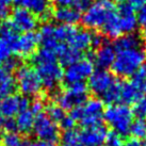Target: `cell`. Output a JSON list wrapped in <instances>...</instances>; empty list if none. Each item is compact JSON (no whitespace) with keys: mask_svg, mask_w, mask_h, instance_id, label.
Instances as JSON below:
<instances>
[{"mask_svg":"<svg viewBox=\"0 0 146 146\" xmlns=\"http://www.w3.org/2000/svg\"><path fill=\"white\" fill-rule=\"evenodd\" d=\"M32 61L43 88L47 90L56 89L63 79V69L57 56L51 50L42 48L32 56Z\"/></svg>","mask_w":146,"mask_h":146,"instance_id":"obj_1","label":"cell"},{"mask_svg":"<svg viewBox=\"0 0 146 146\" xmlns=\"http://www.w3.org/2000/svg\"><path fill=\"white\" fill-rule=\"evenodd\" d=\"M146 61V53L141 47L117 50L111 65L113 73L122 78L132 77Z\"/></svg>","mask_w":146,"mask_h":146,"instance_id":"obj_2","label":"cell"},{"mask_svg":"<svg viewBox=\"0 0 146 146\" xmlns=\"http://www.w3.org/2000/svg\"><path fill=\"white\" fill-rule=\"evenodd\" d=\"M76 29L75 26L69 25L45 24L41 27L37 36L43 48L51 50L54 53L56 49L61 44H67Z\"/></svg>","mask_w":146,"mask_h":146,"instance_id":"obj_3","label":"cell"},{"mask_svg":"<svg viewBox=\"0 0 146 146\" xmlns=\"http://www.w3.org/2000/svg\"><path fill=\"white\" fill-rule=\"evenodd\" d=\"M116 12L115 4L111 0H94V2L84 11L81 16L84 27L92 30H98L109 21Z\"/></svg>","mask_w":146,"mask_h":146,"instance_id":"obj_4","label":"cell"},{"mask_svg":"<svg viewBox=\"0 0 146 146\" xmlns=\"http://www.w3.org/2000/svg\"><path fill=\"white\" fill-rule=\"evenodd\" d=\"M133 114L129 106L114 104L104 112V117L115 133L119 137H125L129 134L130 127L133 122Z\"/></svg>","mask_w":146,"mask_h":146,"instance_id":"obj_5","label":"cell"},{"mask_svg":"<svg viewBox=\"0 0 146 146\" xmlns=\"http://www.w3.org/2000/svg\"><path fill=\"white\" fill-rule=\"evenodd\" d=\"M70 116L75 123H80L83 127L102 124L104 118V104L99 99H86L83 104L72 110Z\"/></svg>","mask_w":146,"mask_h":146,"instance_id":"obj_6","label":"cell"},{"mask_svg":"<svg viewBox=\"0 0 146 146\" xmlns=\"http://www.w3.org/2000/svg\"><path fill=\"white\" fill-rule=\"evenodd\" d=\"M16 86L25 96H35L42 92L43 84L36 70L32 66L21 65L16 73Z\"/></svg>","mask_w":146,"mask_h":146,"instance_id":"obj_7","label":"cell"},{"mask_svg":"<svg viewBox=\"0 0 146 146\" xmlns=\"http://www.w3.org/2000/svg\"><path fill=\"white\" fill-rule=\"evenodd\" d=\"M89 89L84 82L67 85V88L56 96L58 106L64 110H73L86 100Z\"/></svg>","mask_w":146,"mask_h":146,"instance_id":"obj_8","label":"cell"},{"mask_svg":"<svg viewBox=\"0 0 146 146\" xmlns=\"http://www.w3.org/2000/svg\"><path fill=\"white\" fill-rule=\"evenodd\" d=\"M94 72L93 62L90 59H80L79 61L68 65L63 72V79L67 85L81 83Z\"/></svg>","mask_w":146,"mask_h":146,"instance_id":"obj_9","label":"cell"},{"mask_svg":"<svg viewBox=\"0 0 146 146\" xmlns=\"http://www.w3.org/2000/svg\"><path fill=\"white\" fill-rule=\"evenodd\" d=\"M32 130L35 137L41 141L54 143L60 137V130L58 125L53 121H51L48 117V115L44 112L37 114L35 116Z\"/></svg>","mask_w":146,"mask_h":146,"instance_id":"obj_10","label":"cell"},{"mask_svg":"<svg viewBox=\"0 0 146 146\" xmlns=\"http://www.w3.org/2000/svg\"><path fill=\"white\" fill-rule=\"evenodd\" d=\"M115 82H116V79L114 78L112 74L106 69L98 68L94 70L89 77L88 89H90V91L94 95L102 97Z\"/></svg>","mask_w":146,"mask_h":146,"instance_id":"obj_11","label":"cell"},{"mask_svg":"<svg viewBox=\"0 0 146 146\" xmlns=\"http://www.w3.org/2000/svg\"><path fill=\"white\" fill-rule=\"evenodd\" d=\"M10 25L16 32H33L37 27V17L24 8H16L13 11Z\"/></svg>","mask_w":146,"mask_h":146,"instance_id":"obj_12","label":"cell"},{"mask_svg":"<svg viewBox=\"0 0 146 146\" xmlns=\"http://www.w3.org/2000/svg\"><path fill=\"white\" fill-rule=\"evenodd\" d=\"M102 44V37L97 34H93L89 30L83 29H76L73 33L67 45L73 49L83 52L85 50H89L91 47H99Z\"/></svg>","mask_w":146,"mask_h":146,"instance_id":"obj_13","label":"cell"},{"mask_svg":"<svg viewBox=\"0 0 146 146\" xmlns=\"http://www.w3.org/2000/svg\"><path fill=\"white\" fill-rule=\"evenodd\" d=\"M31 102L25 96L12 94L0 99V117L13 118L21 111L28 109Z\"/></svg>","mask_w":146,"mask_h":146,"instance_id":"obj_14","label":"cell"},{"mask_svg":"<svg viewBox=\"0 0 146 146\" xmlns=\"http://www.w3.org/2000/svg\"><path fill=\"white\" fill-rule=\"evenodd\" d=\"M107 128L102 124L83 127L78 131V141L83 146H104L108 137Z\"/></svg>","mask_w":146,"mask_h":146,"instance_id":"obj_15","label":"cell"},{"mask_svg":"<svg viewBox=\"0 0 146 146\" xmlns=\"http://www.w3.org/2000/svg\"><path fill=\"white\" fill-rule=\"evenodd\" d=\"M38 43L40 41L36 33H23L21 35L17 37L16 42L13 46V53H15L21 58L32 57L36 52Z\"/></svg>","mask_w":146,"mask_h":146,"instance_id":"obj_16","label":"cell"},{"mask_svg":"<svg viewBox=\"0 0 146 146\" xmlns=\"http://www.w3.org/2000/svg\"><path fill=\"white\" fill-rule=\"evenodd\" d=\"M118 24L123 34H131L138 28V16L135 14V9L129 3H122L116 8Z\"/></svg>","mask_w":146,"mask_h":146,"instance_id":"obj_17","label":"cell"},{"mask_svg":"<svg viewBox=\"0 0 146 146\" xmlns=\"http://www.w3.org/2000/svg\"><path fill=\"white\" fill-rule=\"evenodd\" d=\"M19 8H24L34 14L36 17L47 19L52 16L51 11V0H15Z\"/></svg>","mask_w":146,"mask_h":146,"instance_id":"obj_18","label":"cell"},{"mask_svg":"<svg viewBox=\"0 0 146 146\" xmlns=\"http://www.w3.org/2000/svg\"><path fill=\"white\" fill-rule=\"evenodd\" d=\"M116 54L114 45L109 43H102L94 54V62L100 69H106L111 67Z\"/></svg>","mask_w":146,"mask_h":146,"instance_id":"obj_19","label":"cell"},{"mask_svg":"<svg viewBox=\"0 0 146 146\" xmlns=\"http://www.w3.org/2000/svg\"><path fill=\"white\" fill-rule=\"evenodd\" d=\"M52 16L59 24L74 26L81 19V12L74 7H58Z\"/></svg>","mask_w":146,"mask_h":146,"instance_id":"obj_20","label":"cell"},{"mask_svg":"<svg viewBox=\"0 0 146 146\" xmlns=\"http://www.w3.org/2000/svg\"><path fill=\"white\" fill-rule=\"evenodd\" d=\"M59 63L65 66L73 64L82 59V52L69 47L67 44H61L54 51Z\"/></svg>","mask_w":146,"mask_h":146,"instance_id":"obj_21","label":"cell"},{"mask_svg":"<svg viewBox=\"0 0 146 146\" xmlns=\"http://www.w3.org/2000/svg\"><path fill=\"white\" fill-rule=\"evenodd\" d=\"M15 88L16 81L12 75V70L4 66H0V99L12 95Z\"/></svg>","mask_w":146,"mask_h":146,"instance_id":"obj_22","label":"cell"},{"mask_svg":"<svg viewBox=\"0 0 146 146\" xmlns=\"http://www.w3.org/2000/svg\"><path fill=\"white\" fill-rule=\"evenodd\" d=\"M15 117V129L18 130L21 133H29L32 130L35 121V114L32 112L30 107L28 109L21 111Z\"/></svg>","mask_w":146,"mask_h":146,"instance_id":"obj_23","label":"cell"},{"mask_svg":"<svg viewBox=\"0 0 146 146\" xmlns=\"http://www.w3.org/2000/svg\"><path fill=\"white\" fill-rule=\"evenodd\" d=\"M144 95L140 93L132 82H122L121 84V97H119V104L129 106L131 104H135L141 97Z\"/></svg>","mask_w":146,"mask_h":146,"instance_id":"obj_24","label":"cell"},{"mask_svg":"<svg viewBox=\"0 0 146 146\" xmlns=\"http://www.w3.org/2000/svg\"><path fill=\"white\" fill-rule=\"evenodd\" d=\"M100 30H102V34L105 36L109 37V38H118L121 35H123L119 24H118V18L116 12H115L114 15L110 17L109 21L104 25V27Z\"/></svg>","mask_w":146,"mask_h":146,"instance_id":"obj_25","label":"cell"},{"mask_svg":"<svg viewBox=\"0 0 146 146\" xmlns=\"http://www.w3.org/2000/svg\"><path fill=\"white\" fill-rule=\"evenodd\" d=\"M115 50H124V49H131L141 47V40L133 33L131 34H123L116 38V42L114 44Z\"/></svg>","mask_w":146,"mask_h":146,"instance_id":"obj_26","label":"cell"},{"mask_svg":"<svg viewBox=\"0 0 146 146\" xmlns=\"http://www.w3.org/2000/svg\"><path fill=\"white\" fill-rule=\"evenodd\" d=\"M46 114L48 115V117L51 121H53L57 125L60 126L64 122L65 118L67 117V114L65 113L64 109H62L57 104H50L46 109Z\"/></svg>","mask_w":146,"mask_h":146,"instance_id":"obj_27","label":"cell"},{"mask_svg":"<svg viewBox=\"0 0 146 146\" xmlns=\"http://www.w3.org/2000/svg\"><path fill=\"white\" fill-rule=\"evenodd\" d=\"M129 133L133 137V139H142L146 137V119L145 118L138 117L137 119H133L131 124Z\"/></svg>","mask_w":146,"mask_h":146,"instance_id":"obj_28","label":"cell"},{"mask_svg":"<svg viewBox=\"0 0 146 146\" xmlns=\"http://www.w3.org/2000/svg\"><path fill=\"white\" fill-rule=\"evenodd\" d=\"M132 77L133 78L131 82L134 84V86L140 91L142 95H146V62L139 69L138 73Z\"/></svg>","mask_w":146,"mask_h":146,"instance_id":"obj_29","label":"cell"},{"mask_svg":"<svg viewBox=\"0 0 146 146\" xmlns=\"http://www.w3.org/2000/svg\"><path fill=\"white\" fill-rule=\"evenodd\" d=\"M12 53L13 45L3 38H0V66H2L4 62L10 59Z\"/></svg>","mask_w":146,"mask_h":146,"instance_id":"obj_30","label":"cell"},{"mask_svg":"<svg viewBox=\"0 0 146 146\" xmlns=\"http://www.w3.org/2000/svg\"><path fill=\"white\" fill-rule=\"evenodd\" d=\"M24 143V140L17 134L15 131L8 132L2 139V144L3 146H21Z\"/></svg>","mask_w":146,"mask_h":146,"instance_id":"obj_31","label":"cell"},{"mask_svg":"<svg viewBox=\"0 0 146 146\" xmlns=\"http://www.w3.org/2000/svg\"><path fill=\"white\" fill-rule=\"evenodd\" d=\"M134 112L139 117L146 119V95L141 97L138 102L134 104Z\"/></svg>","mask_w":146,"mask_h":146,"instance_id":"obj_32","label":"cell"},{"mask_svg":"<svg viewBox=\"0 0 146 146\" xmlns=\"http://www.w3.org/2000/svg\"><path fill=\"white\" fill-rule=\"evenodd\" d=\"M105 145L106 146H123L122 139H121V137H119L118 134L115 133V132L108 133V137H107Z\"/></svg>","mask_w":146,"mask_h":146,"instance_id":"obj_33","label":"cell"},{"mask_svg":"<svg viewBox=\"0 0 146 146\" xmlns=\"http://www.w3.org/2000/svg\"><path fill=\"white\" fill-rule=\"evenodd\" d=\"M93 2L94 0H75V3L73 7L81 12V11H85Z\"/></svg>","mask_w":146,"mask_h":146,"instance_id":"obj_34","label":"cell"},{"mask_svg":"<svg viewBox=\"0 0 146 146\" xmlns=\"http://www.w3.org/2000/svg\"><path fill=\"white\" fill-rule=\"evenodd\" d=\"M138 21L141 23V24H145L146 23V3L139 9V13H138Z\"/></svg>","mask_w":146,"mask_h":146,"instance_id":"obj_35","label":"cell"},{"mask_svg":"<svg viewBox=\"0 0 146 146\" xmlns=\"http://www.w3.org/2000/svg\"><path fill=\"white\" fill-rule=\"evenodd\" d=\"M10 14V8L0 4V21H4Z\"/></svg>","mask_w":146,"mask_h":146,"instance_id":"obj_36","label":"cell"},{"mask_svg":"<svg viewBox=\"0 0 146 146\" xmlns=\"http://www.w3.org/2000/svg\"><path fill=\"white\" fill-rule=\"evenodd\" d=\"M59 7H73L75 0H53Z\"/></svg>","mask_w":146,"mask_h":146,"instance_id":"obj_37","label":"cell"},{"mask_svg":"<svg viewBox=\"0 0 146 146\" xmlns=\"http://www.w3.org/2000/svg\"><path fill=\"white\" fill-rule=\"evenodd\" d=\"M32 146H56L53 142H48V141H41L38 140L36 142H32Z\"/></svg>","mask_w":146,"mask_h":146,"instance_id":"obj_38","label":"cell"},{"mask_svg":"<svg viewBox=\"0 0 146 146\" xmlns=\"http://www.w3.org/2000/svg\"><path fill=\"white\" fill-rule=\"evenodd\" d=\"M123 146H143V145H142V143L140 142L139 140H137V139H131L129 141H127L125 145H123Z\"/></svg>","mask_w":146,"mask_h":146,"instance_id":"obj_39","label":"cell"},{"mask_svg":"<svg viewBox=\"0 0 146 146\" xmlns=\"http://www.w3.org/2000/svg\"><path fill=\"white\" fill-rule=\"evenodd\" d=\"M141 36L144 41L146 42V23L142 24V28H141Z\"/></svg>","mask_w":146,"mask_h":146,"instance_id":"obj_40","label":"cell"},{"mask_svg":"<svg viewBox=\"0 0 146 146\" xmlns=\"http://www.w3.org/2000/svg\"><path fill=\"white\" fill-rule=\"evenodd\" d=\"M14 1H15V0H0V4L5 5V7H10Z\"/></svg>","mask_w":146,"mask_h":146,"instance_id":"obj_41","label":"cell"},{"mask_svg":"<svg viewBox=\"0 0 146 146\" xmlns=\"http://www.w3.org/2000/svg\"><path fill=\"white\" fill-rule=\"evenodd\" d=\"M61 146H83L81 145L79 142H72V143H62V145Z\"/></svg>","mask_w":146,"mask_h":146,"instance_id":"obj_42","label":"cell"},{"mask_svg":"<svg viewBox=\"0 0 146 146\" xmlns=\"http://www.w3.org/2000/svg\"><path fill=\"white\" fill-rule=\"evenodd\" d=\"M21 146H32V142H30V141H24Z\"/></svg>","mask_w":146,"mask_h":146,"instance_id":"obj_43","label":"cell"},{"mask_svg":"<svg viewBox=\"0 0 146 146\" xmlns=\"http://www.w3.org/2000/svg\"><path fill=\"white\" fill-rule=\"evenodd\" d=\"M2 28H3V26H2V24H0V38H1V35H2Z\"/></svg>","mask_w":146,"mask_h":146,"instance_id":"obj_44","label":"cell"},{"mask_svg":"<svg viewBox=\"0 0 146 146\" xmlns=\"http://www.w3.org/2000/svg\"><path fill=\"white\" fill-rule=\"evenodd\" d=\"M143 146H146V137H145V141H144V143L142 144Z\"/></svg>","mask_w":146,"mask_h":146,"instance_id":"obj_45","label":"cell"},{"mask_svg":"<svg viewBox=\"0 0 146 146\" xmlns=\"http://www.w3.org/2000/svg\"><path fill=\"white\" fill-rule=\"evenodd\" d=\"M116 1H119V2H122V1H124V0H116Z\"/></svg>","mask_w":146,"mask_h":146,"instance_id":"obj_46","label":"cell"},{"mask_svg":"<svg viewBox=\"0 0 146 146\" xmlns=\"http://www.w3.org/2000/svg\"><path fill=\"white\" fill-rule=\"evenodd\" d=\"M0 142H1V135H0Z\"/></svg>","mask_w":146,"mask_h":146,"instance_id":"obj_47","label":"cell"},{"mask_svg":"<svg viewBox=\"0 0 146 146\" xmlns=\"http://www.w3.org/2000/svg\"><path fill=\"white\" fill-rule=\"evenodd\" d=\"M145 53H146V51H145Z\"/></svg>","mask_w":146,"mask_h":146,"instance_id":"obj_48","label":"cell"}]
</instances>
